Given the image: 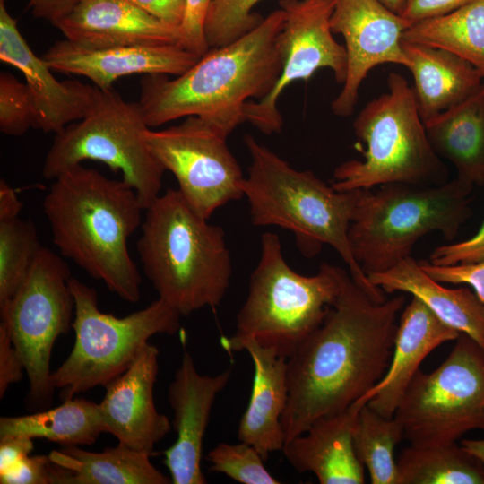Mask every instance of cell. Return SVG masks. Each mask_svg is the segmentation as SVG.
Here are the masks:
<instances>
[{
	"instance_id": "6da1fadb",
	"label": "cell",
	"mask_w": 484,
	"mask_h": 484,
	"mask_svg": "<svg viewBox=\"0 0 484 484\" xmlns=\"http://www.w3.org/2000/svg\"><path fill=\"white\" fill-rule=\"evenodd\" d=\"M403 293L386 298L349 274L321 324L287 359L285 444L340 413L374 387L391 362Z\"/></svg>"
},
{
	"instance_id": "7a4b0ae2",
	"label": "cell",
	"mask_w": 484,
	"mask_h": 484,
	"mask_svg": "<svg viewBox=\"0 0 484 484\" xmlns=\"http://www.w3.org/2000/svg\"><path fill=\"white\" fill-rule=\"evenodd\" d=\"M284 11H272L261 23L225 46L210 48L184 73L143 75L141 106L150 128L197 116L232 132L246 122L247 101L265 97L276 83L281 60L277 38Z\"/></svg>"
},
{
	"instance_id": "3957f363",
	"label": "cell",
	"mask_w": 484,
	"mask_h": 484,
	"mask_svg": "<svg viewBox=\"0 0 484 484\" xmlns=\"http://www.w3.org/2000/svg\"><path fill=\"white\" fill-rule=\"evenodd\" d=\"M42 207L63 256L122 299H140L142 279L127 243L143 208L128 184L79 164L54 179Z\"/></svg>"
},
{
	"instance_id": "277c9868",
	"label": "cell",
	"mask_w": 484,
	"mask_h": 484,
	"mask_svg": "<svg viewBox=\"0 0 484 484\" xmlns=\"http://www.w3.org/2000/svg\"><path fill=\"white\" fill-rule=\"evenodd\" d=\"M136 243L142 267L159 298L187 316L221 303L232 263L225 233L168 188L145 209Z\"/></svg>"
},
{
	"instance_id": "5b68a950",
	"label": "cell",
	"mask_w": 484,
	"mask_h": 484,
	"mask_svg": "<svg viewBox=\"0 0 484 484\" xmlns=\"http://www.w3.org/2000/svg\"><path fill=\"white\" fill-rule=\"evenodd\" d=\"M244 143L251 163L243 191L252 224L291 231L297 247L307 258L315 257L324 245L330 246L357 283L379 290L354 258L349 240L359 189L335 190L312 170L294 169L251 134L244 137Z\"/></svg>"
},
{
	"instance_id": "8992f818",
	"label": "cell",
	"mask_w": 484,
	"mask_h": 484,
	"mask_svg": "<svg viewBox=\"0 0 484 484\" xmlns=\"http://www.w3.org/2000/svg\"><path fill=\"white\" fill-rule=\"evenodd\" d=\"M472 189L456 177L436 186L388 183L359 189L349 229L354 258L367 275L411 256L428 233L453 240L472 214Z\"/></svg>"
},
{
	"instance_id": "52a82bcc",
	"label": "cell",
	"mask_w": 484,
	"mask_h": 484,
	"mask_svg": "<svg viewBox=\"0 0 484 484\" xmlns=\"http://www.w3.org/2000/svg\"><path fill=\"white\" fill-rule=\"evenodd\" d=\"M259 261L231 340L251 339L286 359L325 317L350 272L327 263L304 276L286 262L277 234L261 236Z\"/></svg>"
},
{
	"instance_id": "ba28073f",
	"label": "cell",
	"mask_w": 484,
	"mask_h": 484,
	"mask_svg": "<svg viewBox=\"0 0 484 484\" xmlns=\"http://www.w3.org/2000/svg\"><path fill=\"white\" fill-rule=\"evenodd\" d=\"M388 91L358 114L353 129L367 144L362 160L341 163L332 186L338 191L368 189L388 183L436 186L446 182L447 169L427 135L413 88L390 73Z\"/></svg>"
},
{
	"instance_id": "9c48e42d",
	"label": "cell",
	"mask_w": 484,
	"mask_h": 484,
	"mask_svg": "<svg viewBox=\"0 0 484 484\" xmlns=\"http://www.w3.org/2000/svg\"><path fill=\"white\" fill-rule=\"evenodd\" d=\"M75 333L73 350L51 374V384L64 400L96 386H106L124 373L155 334H175L180 314L158 298L124 317L99 310L96 290L71 277Z\"/></svg>"
},
{
	"instance_id": "30bf717a",
	"label": "cell",
	"mask_w": 484,
	"mask_h": 484,
	"mask_svg": "<svg viewBox=\"0 0 484 484\" xmlns=\"http://www.w3.org/2000/svg\"><path fill=\"white\" fill-rule=\"evenodd\" d=\"M148 128L138 101L125 100L113 88L99 89L85 117L55 134L43 177L55 179L85 160L99 161L121 171L145 210L161 194L166 171L148 148Z\"/></svg>"
},
{
	"instance_id": "8fae6325",
	"label": "cell",
	"mask_w": 484,
	"mask_h": 484,
	"mask_svg": "<svg viewBox=\"0 0 484 484\" xmlns=\"http://www.w3.org/2000/svg\"><path fill=\"white\" fill-rule=\"evenodd\" d=\"M445 360L412 377L394 418L411 445L457 443L467 432H484V352L460 333Z\"/></svg>"
},
{
	"instance_id": "7c38bea8",
	"label": "cell",
	"mask_w": 484,
	"mask_h": 484,
	"mask_svg": "<svg viewBox=\"0 0 484 484\" xmlns=\"http://www.w3.org/2000/svg\"><path fill=\"white\" fill-rule=\"evenodd\" d=\"M66 262L42 246L14 296L0 307L5 325L29 378V402L44 408L51 404L50 359L56 339L69 332L74 312Z\"/></svg>"
},
{
	"instance_id": "4fadbf2b",
	"label": "cell",
	"mask_w": 484,
	"mask_h": 484,
	"mask_svg": "<svg viewBox=\"0 0 484 484\" xmlns=\"http://www.w3.org/2000/svg\"><path fill=\"white\" fill-rule=\"evenodd\" d=\"M230 131L208 118L191 116L161 130L148 128L145 141L178 190L199 215L209 219L220 207L244 198L245 176L230 151Z\"/></svg>"
},
{
	"instance_id": "5bb4252c",
	"label": "cell",
	"mask_w": 484,
	"mask_h": 484,
	"mask_svg": "<svg viewBox=\"0 0 484 484\" xmlns=\"http://www.w3.org/2000/svg\"><path fill=\"white\" fill-rule=\"evenodd\" d=\"M280 8L285 13L277 38L280 76L265 97L247 101L244 109L246 122L266 135L281 131L278 101L290 83L307 81L317 70L327 68L342 85L348 69L345 47L335 40L330 25L333 0H281Z\"/></svg>"
},
{
	"instance_id": "9a60e30c",
	"label": "cell",
	"mask_w": 484,
	"mask_h": 484,
	"mask_svg": "<svg viewBox=\"0 0 484 484\" xmlns=\"http://www.w3.org/2000/svg\"><path fill=\"white\" fill-rule=\"evenodd\" d=\"M330 25L345 41L347 76L331 108L338 117H349L355 108L359 87L378 65L408 66L402 34L411 23L379 0H333Z\"/></svg>"
},
{
	"instance_id": "2e32d148",
	"label": "cell",
	"mask_w": 484,
	"mask_h": 484,
	"mask_svg": "<svg viewBox=\"0 0 484 484\" xmlns=\"http://www.w3.org/2000/svg\"><path fill=\"white\" fill-rule=\"evenodd\" d=\"M0 60L23 74L33 104L35 129L58 134L82 119L96 99V86L78 80L58 81L54 76V71L22 35L5 0H0Z\"/></svg>"
},
{
	"instance_id": "e0dca14e",
	"label": "cell",
	"mask_w": 484,
	"mask_h": 484,
	"mask_svg": "<svg viewBox=\"0 0 484 484\" xmlns=\"http://www.w3.org/2000/svg\"><path fill=\"white\" fill-rule=\"evenodd\" d=\"M231 369L216 376L200 375L183 345L180 365L168 390L173 410L175 443L164 452L173 484H204L201 469L203 442L215 399L227 385Z\"/></svg>"
},
{
	"instance_id": "ac0fdd59",
	"label": "cell",
	"mask_w": 484,
	"mask_h": 484,
	"mask_svg": "<svg viewBox=\"0 0 484 484\" xmlns=\"http://www.w3.org/2000/svg\"><path fill=\"white\" fill-rule=\"evenodd\" d=\"M158 357V348L146 343L130 367L105 386V396L99 403L105 432L118 443L150 455L171 428L154 402Z\"/></svg>"
},
{
	"instance_id": "d6986e66",
	"label": "cell",
	"mask_w": 484,
	"mask_h": 484,
	"mask_svg": "<svg viewBox=\"0 0 484 484\" xmlns=\"http://www.w3.org/2000/svg\"><path fill=\"white\" fill-rule=\"evenodd\" d=\"M42 58L54 72L81 75L97 88L108 90L125 76L180 75L201 56L178 44L94 49L64 39L54 43Z\"/></svg>"
},
{
	"instance_id": "ffe728a7",
	"label": "cell",
	"mask_w": 484,
	"mask_h": 484,
	"mask_svg": "<svg viewBox=\"0 0 484 484\" xmlns=\"http://www.w3.org/2000/svg\"><path fill=\"white\" fill-rule=\"evenodd\" d=\"M53 26L65 39L88 48L181 45L178 28L157 20L129 0H81Z\"/></svg>"
},
{
	"instance_id": "44dd1931",
	"label": "cell",
	"mask_w": 484,
	"mask_h": 484,
	"mask_svg": "<svg viewBox=\"0 0 484 484\" xmlns=\"http://www.w3.org/2000/svg\"><path fill=\"white\" fill-rule=\"evenodd\" d=\"M220 343L227 352L247 351L253 360L252 391L238 424V437L253 445L266 461L285 445L281 416L289 398L288 359L251 339L224 337Z\"/></svg>"
},
{
	"instance_id": "7402d4cb",
	"label": "cell",
	"mask_w": 484,
	"mask_h": 484,
	"mask_svg": "<svg viewBox=\"0 0 484 484\" xmlns=\"http://www.w3.org/2000/svg\"><path fill=\"white\" fill-rule=\"evenodd\" d=\"M460 333L412 296L400 315L394 348L385 374L357 402L367 403L385 418H393L421 362L442 343L455 341Z\"/></svg>"
},
{
	"instance_id": "603a6c76",
	"label": "cell",
	"mask_w": 484,
	"mask_h": 484,
	"mask_svg": "<svg viewBox=\"0 0 484 484\" xmlns=\"http://www.w3.org/2000/svg\"><path fill=\"white\" fill-rule=\"evenodd\" d=\"M357 401L343 411L319 418L282 449L299 473H313L321 484H362L364 466L353 446V428L359 409Z\"/></svg>"
},
{
	"instance_id": "cb8c5ba5",
	"label": "cell",
	"mask_w": 484,
	"mask_h": 484,
	"mask_svg": "<svg viewBox=\"0 0 484 484\" xmlns=\"http://www.w3.org/2000/svg\"><path fill=\"white\" fill-rule=\"evenodd\" d=\"M367 276L385 293H408L418 298L442 322L468 335L484 352V304L469 288L441 285L411 256L386 271Z\"/></svg>"
},
{
	"instance_id": "d4e9b609",
	"label": "cell",
	"mask_w": 484,
	"mask_h": 484,
	"mask_svg": "<svg viewBox=\"0 0 484 484\" xmlns=\"http://www.w3.org/2000/svg\"><path fill=\"white\" fill-rule=\"evenodd\" d=\"M402 48L424 122L460 104L484 84L481 73L452 52L403 40Z\"/></svg>"
},
{
	"instance_id": "484cf974",
	"label": "cell",
	"mask_w": 484,
	"mask_h": 484,
	"mask_svg": "<svg viewBox=\"0 0 484 484\" xmlns=\"http://www.w3.org/2000/svg\"><path fill=\"white\" fill-rule=\"evenodd\" d=\"M150 456L120 443L101 452L63 446L48 454L52 484L171 483L170 478L153 466Z\"/></svg>"
},
{
	"instance_id": "4316f807",
	"label": "cell",
	"mask_w": 484,
	"mask_h": 484,
	"mask_svg": "<svg viewBox=\"0 0 484 484\" xmlns=\"http://www.w3.org/2000/svg\"><path fill=\"white\" fill-rule=\"evenodd\" d=\"M439 158L454 166L456 178L484 185V84L460 104L424 122Z\"/></svg>"
},
{
	"instance_id": "83f0119b",
	"label": "cell",
	"mask_w": 484,
	"mask_h": 484,
	"mask_svg": "<svg viewBox=\"0 0 484 484\" xmlns=\"http://www.w3.org/2000/svg\"><path fill=\"white\" fill-rule=\"evenodd\" d=\"M103 432L99 403L83 398L67 399L54 409L30 415L0 418V438L24 436L81 446L92 445Z\"/></svg>"
},
{
	"instance_id": "f1b7e54d",
	"label": "cell",
	"mask_w": 484,
	"mask_h": 484,
	"mask_svg": "<svg viewBox=\"0 0 484 484\" xmlns=\"http://www.w3.org/2000/svg\"><path fill=\"white\" fill-rule=\"evenodd\" d=\"M402 40L442 48L465 59L484 77V0L411 25Z\"/></svg>"
},
{
	"instance_id": "f546056e",
	"label": "cell",
	"mask_w": 484,
	"mask_h": 484,
	"mask_svg": "<svg viewBox=\"0 0 484 484\" xmlns=\"http://www.w3.org/2000/svg\"><path fill=\"white\" fill-rule=\"evenodd\" d=\"M396 463L398 484H484V463L457 443L410 445Z\"/></svg>"
},
{
	"instance_id": "4dcf8cb0",
	"label": "cell",
	"mask_w": 484,
	"mask_h": 484,
	"mask_svg": "<svg viewBox=\"0 0 484 484\" xmlns=\"http://www.w3.org/2000/svg\"><path fill=\"white\" fill-rule=\"evenodd\" d=\"M352 437L355 453L367 468L370 482L398 484L394 449L404 438L399 421L382 416L365 403L359 411Z\"/></svg>"
},
{
	"instance_id": "1f68e13d",
	"label": "cell",
	"mask_w": 484,
	"mask_h": 484,
	"mask_svg": "<svg viewBox=\"0 0 484 484\" xmlns=\"http://www.w3.org/2000/svg\"><path fill=\"white\" fill-rule=\"evenodd\" d=\"M41 247L32 221L0 220V307L19 290Z\"/></svg>"
},
{
	"instance_id": "d6a6232c",
	"label": "cell",
	"mask_w": 484,
	"mask_h": 484,
	"mask_svg": "<svg viewBox=\"0 0 484 484\" xmlns=\"http://www.w3.org/2000/svg\"><path fill=\"white\" fill-rule=\"evenodd\" d=\"M262 0H215L204 21L203 31L210 48L237 40L258 26L264 17L254 13Z\"/></svg>"
},
{
	"instance_id": "836d02e7",
	"label": "cell",
	"mask_w": 484,
	"mask_h": 484,
	"mask_svg": "<svg viewBox=\"0 0 484 484\" xmlns=\"http://www.w3.org/2000/svg\"><path fill=\"white\" fill-rule=\"evenodd\" d=\"M210 471L224 474L242 484H279L264 467V459L251 445L220 443L206 456Z\"/></svg>"
},
{
	"instance_id": "e575fe53",
	"label": "cell",
	"mask_w": 484,
	"mask_h": 484,
	"mask_svg": "<svg viewBox=\"0 0 484 484\" xmlns=\"http://www.w3.org/2000/svg\"><path fill=\"white\" fill-rule=\"evenodd\" d=\"M34 123V108L26 83L12 73H0V131L10 136L24 134Z\"/></svg>"
},
{
	"instance_id": "d590c367",
	"label": "cell",
	"mask_w": 484,
	"mask_h": 484,
	"mask_svg": "<svg viewBox=\"0 0 484 484\" xmlns=\"http://www.w3.org/2000/svg\"><path fill=\"white\" fill-rule=\"evenodd\" d=\"M418 262L421 269L437 282L471 286L484 304V261L453 265H436L428 260Z\"/></svg>"
},
{
	"instance_id": "8d00e7d4",
	"label": "cell",
	"mask_w": 484,
	"mask_h": 484,
	"mask_svg": "<svg viewBox=\"0 0 484 484\" xmlns=\"http://www.w3.org/2000/svg\"><path fill=\"white\" fill-rule=\"evenodd\" d=\"M215 0H186V13L179 27L181 46L203 56L209 49L203 26L207 12Z\"/></svg>"
},
{
	"instance_id": "74e56055",
	"label": "cell",
	"mask_w": 484,
	"mask_h": 484,
	"mask_svg": "<svg viewBox=\"0 0 484 484\" xmlns=\"http://www.w3.org/2000/svg\"><path fill=\"white\" fill-rule=\"evenodd\" d=\"M428 261L436 265H453L484 261V221L471 238L464 241L436 247Z\"/></svg>"
},
{
	"instance_id": "f35d334b",
	"label": "cell",
	"mask_w": 484,
	"mask_h": 484,
	"mask_svg": "<svg viewBox=\"0 0 484 484\" xmlns=\"http://www.w3.org/2000/svg\"><path fill=\"white\" fill-rule=\"evenodd\" d=\"M52 462L48 455H27L0 473L1 484H52Z\"/></svg>"
},
{
	"instance_id": "ab89813d",
	"label": "cell",
	"mask_w": 484,
	"mask_h": 484,
	"mask_svg": "<svg viewBox=\"0 0 484 484\" xmlns=\"http://www.w3.org/2000/svg\"><path fill=\"white\" fill-rule=\"evenodd\" d=\"M23 362L16 350L5 325L0 322V398L9 386L22 378Z\"/></svg>"
},
{
	"instance_id": "60d3db41",
	"label": "cell",
	"mask_w": 484,
	"mask_h": 484,
	"mask_svg": "<svg viewBox=\"0 0 484 484\" xmlns=\"http://www.w3.org/2000/svg\"><path fill=\"white\" fill-rule=\"evenodd\" d=\"M475 0H406L401 16L410 23L445 15Z\"/></svg>"
},
{
	"instance_id": "b9f144b4",
	"label": "cell",
	"mask_w": 484,
	"mask_h": 484,
	"mask_svg": "<svg viewBox=\"0 0 484 484\" xmlns=\"http://www.w3.org/2000/svg\"><path fill=\"white\" fill-rule=\"evenodd\" d=\"M157 20L175 28L180 27L186 13V0H129Z\"/></svg>"
},
{
	"instance_id": "7bdbcfd3",
	"label": "cell",
	"mask_w": 484,
	"mask_h": 484,
	"mask_svg": "<svg viewBox=\"0 0 484 484\" xmlns=\"http://www.w3.org/2000/svg\"><path fill=\"white\" fill-rule=\"evenodd\" d=\"M33 439L24 436L0 438V473H3L33 450Z\"/></svg>"
},
{
	"instance_id": "ee69618b",
	"label": "cell",
	"mask_w": 484,
	"mask_h": 484,
	"mask_svg": "<svg viewBox=\"0 0 484 484\" xmlns=\"http://www.w3.org/2000/svg\"><path fill=\"white\" fill-rule=\"evenodd\" d=\"M81 0H29L34 17L48 21L52 25L63 19Z\"/></svg>"
},
{
	"instance_id": "f6af8a7d",
	"label": "cell",
	"mask_w": 484,
	"mask_h": 484,
	"mask_svg": "<svg viewBox=\"0 0 484 484\" xmlns=\"http://www.w3.org/2000/svg\"><path fill=\"white\" fill-rule=\"evenodd\" d=\"M22 202L14 189L4 180H0V220L19 217Z\"/></svg>"
},
{
	"instance_id": "bcb514c9",
	"label": "cell",
	"mask_w": 484,
	"mask_h": 484,
	"mask_svg": "<svg viewBox=\"0 0 484 484\" xmlns=\"http://www.w3.org/2000/svg\"><path fill=\"white\" fill-rule=\"evenodd\" d=\"M461 446L484 463V439H462Z\"/></svg>"
},
{
	"instance_id": "7dc6e473",
	"label": "cell",
	"mask_w": 484,
	"mask_h": 484,
	"mask_svg": "<svg viewBox=\"0 0 484 484\" xmlns=\"http://www.w3.org/2000/svg\"><path fill=\"white\" fill-rule=\"evenodd\" d=\"M385 6L392 12L401 14L406 0H379Z\"/></svg>"
}]
</instances>
